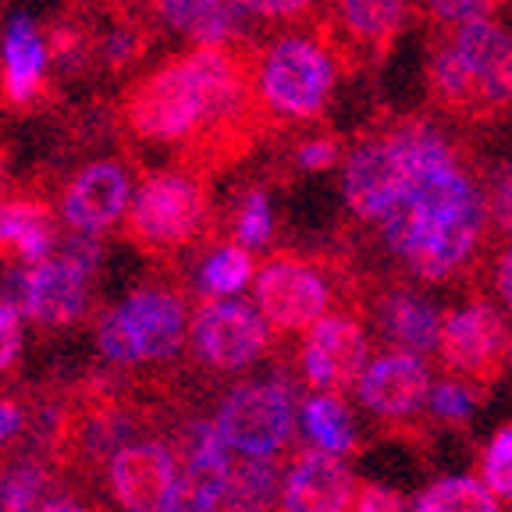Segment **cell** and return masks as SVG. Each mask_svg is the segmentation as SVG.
I'll list each match as a JSON object with an SVG mask.
<instances>
[{"label": "cell", "instance_id": "1", "mask_svg": "<svg viewBox=\"0 0 512 512\" xmlns=\"http://www.w3.org/2000/svg\"><path fill=\"white\" fill-rule=\"evenodd\" d=\"M392 136L406 175L392 214L377 224L384 249L420 281L459 278L488 232V192L434 121L406 118L392 125Z\"/></svg>", "mask_w": 512, "mask_h": 512}, {"label": "cell", "instance_id": "2", "mask_svg": "<svg viewBox=\"0 0 512 512\" xmlns=\"http://www.w3.org/2000/svg\"><path fill=\"white\" fill-rule=\"evenodd\" d=\"M253 104V68L232 47H192L160 64L125 96V121L150 143L224 136Z\"/></svg>", "mask_w": 512, "mask_h": 512}, {"label": "cell", "instance_id": "3", "mask_svg": "<svg viewBox=\"0 0 512 512\" xmlns=\"http://www.w3.org/2000/svg\"><path fill=\"white\" fill-rule=\"evenodd\" d=\"M431 96L445 111L491 114L512 104V32L495 15L456 25L427 61Z\"/></svg>", "mask_w": 512, "mask_h": 512}, {"label": "cell", "instance_id": "4", "mask_svg": "<svg viewBox=\"0 0 512 512\" xmlns=\"http://www.w3.org/2000/svg\"><path fill=\"white\" fill-rule=\"evenodd\" d=\"M338 82V57L313 32H285L271 40L253 64L260 104L281 121H313L324 114Z\"/></svg>", "mask_w": 512, "mask_h": 512}, {"label": "cell", "instance_id": "5", "mask_svg": "<svg viewBox=\"0 0 512 512\" xmlns=\"http://www.w3.org/2000/svg\"><path fill=\"white\" fill-rule=\"evenodd\" d=\"M189 303L175 288H139L118 303L96 331V342L107 363L136 367V363H168L182 352L189 338Z\"/></svg>", "mask_w": 512, "mask_h": 512}, {"label": "cell", "instance_id": "6", "mask_svg": "<svg viewBox=\"0 0 512 512\" xmlns=\"http://www.w3.org/2000/svg\"><path fill=\"white\" fill-rule=\"evenodd\" d=\"M217 431L232 452L253 459H278L296 434V392L281 374L235 384L214 416Z\"/></svg>", "mask_w": 512, "mask_h": 512}, {"label": "cell", "instance_id": "7", "mask_svg": "<svg viewBox=\"0 0 512 512\" xmlns=\"http://www.w3.org/2000/svg\"><path fill=\"white\" fill-rule=\"evenodd\" d=\"M207 185L192 171H160L150 175L136 189L128 203L125 232L143 249L164 253V249L189 246L207 221Z\"/></svg>", "mask_w": 512, "mask_h": 512}, {"label": "cell", "instance_id": "8", "mask_svg": "<svg viewBox=\"0 0 512 512\" xmlns=\"http://www.w3.org/2000/svg\"><path fill=\"white\" fill-rule=\"evenodd\" d=\"M509 345V324L488 299H470L441 317V363L448 374H456V381L470 384L477 392H488L505 374Z\"/></svg>", "mask_w": 512, "mask_h": 512}, {"label": "cell", "instance_id": "9", "mask_svg": "<svg viewBox=\"0 0 512 512\" xmlns=\"http://www.w3.org/2000/svg\"><path fill=\"white\" fill-rule=\"evenodd\" d=\"M253 288L256 310L264 313L267 328L281 335H296V331L306 335L313 324L331 317L328 310L335 303L331 274L306 256L292 253H278L264 267H256Z\"/></svg>", "mask_w": 512, "mask_h": 512}, {"label": "cell", "instance_id": "10", "mask_svg": "<svg viewBox=\"0 0 512 512\" xmlns=\"http://www.w3.org/2000/svg\"><path fill=\"white\" fill-rule=\"evenodd\" d=\"M196 363L214 374H239L264 360L271 349V331L260 310L242 299H207L196 310L189 331Z\"/></svg>", "mask_w": 512, "mask_h": 512}, {"label": "cell", "instance_id": "11", "mask_svg": "<svg viewBox=\"0 0 512 512\" xmlns=\"http://www.w3.org/2000/svg\"><path fill=\"white\" fill-rule=\"evenodd\" d=\"M89 267L68 253L15 271L4 281V303L15 306L40 328H64L82 317L89 292Z\"/></svg>", "mask_w": 512, "mask_h": 512}, {"label": "cell", "instance_id": "12", "mask_svg": "<svg viewBox=\"0 0 512 512\" xmlns=\"http://www.w3.org/2000/svg\"><path fill=\"white\" fill-rule=\"evenodd\" d=\"M370 367V338L349 313H331L313 324L299 345V374L317 395H342L356 388Z\"/></svg>", "mask_w": 512, "mask_h": 512}, {"label": "cell", "instance_id": "13", "mask_svg": "<svg viewBox=\"0 0 512 512\" xmlns=\"http://www.w3.org/2000/svg\"><path fill=\"white\" fill-rule=\"evenodd\" d=\"M402 153L395 143L392 128H384L381 136H370L356 143L342 160V196L345 207L360 217L363 224H381L392 214L395 200L402 189Z\"/></svg>", "mask_w": 512, "mask_h": 512}, {"label": "cell", "instance_id": "14", "mask_svg": "<svg viewBox=\"0 0 512 512\" xmlns=\"http://www.w3.org/2000/svg\"><path fill=\"white\" fill-rule=\"evenodd\" d=\"M182 466L175 445L139 438L107 463V488L125 512H164L178 488Z\"/></svg>", "mask_w": 512, "mask_h": 512}, {"label": "cell", "instance_id": "15", "mask_svg": "<svg viewBox=\"0 0 512 512\" xmlns=\"http://www.w3.org/2000/svg\"><path fill=\"white\" fill-rule=\"evenodd\" d=\"M356 395L384 424L413 420L424 409V402H431V370H427L424 356H416V352H381L363 370Z\"/></svg>", "mask_w": 512, "mask_h": 512}, {"label": "cell", "instance_id": "16", "mask_svg": "<svg viewBox=\"0 0 512 512\" xmlns=\"http://www.w3.org/2000/svg\"><path fill=\"white\" fill-rule=\"evenodd\" d=\"M132 203V182L118 160H93L64 189V221L75 235H104Z\"/></svg>", "mask_w": 512, "mask_h": 512}, {"label": "cell", "instance_id": "17", "mask_svg": "<svg viewBox=\"0 0 512 512\" xmlns=\"http://www.w3.org/2000/svg\"><path fill=\"white\" fill-rule=\"evenodd\" d=\"M356 477L342 456L303 448L285 473L278 512H352L356 505Z\"/></svg>", "mask_w": 512, "mask_h": 512}, {"label": "cell", "instance_id": "18", "mask_svg": "<svg viewBox=\"0 0 512 512\" xmlns=\"http://www.w3.org/2000/svg\"><path fill=\"white\" fill-rule=\"evenodd\" d=\"M413 0H331L338 40L360 57H377L406 29Z\"/></svg>", "mask_w": 512, "mask_h": 512}, {"label": "cell", "instance_id": "19", "mask_svg": "<svg viewBox=\"0 0 512 512\" xmlns=\"http://www.w3.org/2000/svg\"><path fill=\"white\" fill-rule=\"evenodd\" d=\"M160 22L196 40V47H232L249 11L242 0H153Z\"/></svg>", "mask_w": 512, "mask_h": 512}, {"label": "cell", "instance_id": "20", "mask_svg": "<svg viewBox=\"0 0 512 512\" xmlns=\"http://www.w3.org/2000/svg\"><path fill=\"white\" fill-rule=\"evenodd\" d=\"M374 320L384 331L388 342H395L399 349L427 356L431 349H438L441 338V317L424 296L406 292V288H388L374 299Z\"/></svg>", "mask_w": 512, "mask_h": 512}, {"label": "cell", "instance_id": "21", "mask_svg": "<svg viewBox=\"0 0 512 512\" xmlns=\"http://www.w3.org/2000/svg\"><path fill=\"white\" fill-rule=\"evenodd\" d=\"M57 242L54 210L43 200L0 203V256L18 264H43Z\"/></svg>", "mask_w": 512, "mask_h": 512}, {"label": "cell", "instance_id": "22", "mask_svg": "<svg viewBox=\"0 0 512 512\" xmlns=\"http://www.w3.org/2000/svg\"><path fill=\"white\" fill-rule=\"evenodd\" d=\"M285 473L278 459L239 456L224 480V512H278Z\"/></svg>", "mask_w": 512, "mask_h": 512}, {"label": "cell", "instance_id": "23", "mask_svg": "<svg viewBox=\"0 0 512 512\" xmlns=\"http://www.w3.org/2000/svg\"><path fill=\"white\" fill-rule=\"evenodd\" d=\"M47 47L29 18H15L4 36V93L15 104H25L43 82Z\"/></svg>", "mask_w": 512, "mask_h": 512}, {"label": "cell", "instance_id": "24", "mask_svg": "<svg viewBox=\"0 0 512 512\" xmlns=\"http://www.w3.org/2000/svg\"><path fill=\"white\" fill-rule=\"evenodd\" d=\"M303 431L310 438V448L331 456H349L356 448V424L342 395H310L303 402Z\"/></svg>", "mask_w": 512, "mask_h": 512}, {"label": "cell", "instance_id": "25", "mask_svg": "<svg viewBox=\"0 0 512 512\" xmlns=\"http://www.w3.org/2000/svg\"><path fill=\"white\" fill-rule=\"evenodd\" d=\"M253 278H256L253 253L246 246H239V242L214 246L210 256H203L200 264V292L210 299H232Z\"/></svg>", "mask_w": 512, "mask_h": 512}, {"label": "cell", "instance_id": "26", "mask_svg": "<svg viewBox=\"0 0 512 512\" xmlns=\"http://www.w3.org/2000/svg\"><path fill=\"white\" fill-rule=\"evenodd\" d=\"M47 466L32 456H15L0 463V512H40L47 502Z\"/></svg>", "mask_w": 512, "mask_h": 512}, {"label": "cell", "instance_id": "27", "mask_svg": "<svg viewBox=\"0 0 512 512\" xmlns=\"http://www.w3.org/2000/svg\"><path fill=\"white\" fill-rule=\"evenodd\" d=\"M416 512H498V502L480 480L441 477L416 498Z\"/></svg>", "mask_w": 512, "mask_h": 512}, {"label": "cell", "instance_id": "28", "mask_svg": "<svg viewBox=\"0 0 512 512\" xmlns=\"http://www.w3.org/2000/svg\"><path fill=\"white\" fill-rule=\"evenodd\" d=\"M235 235H239V246H246L249 253L260 246H267L274 235V210L267 200L264 189H249L239 203V214H235Z\"/></svg>", "mask_w": 512, "mask_h": 512}, {"label": "cell", "instance_id": "29", "mask_svg": "<svg viewBox=\"0 0 512 512\" xmlns=\"http://www.w3.org/2000/svg\"><path fill=\"white\" fill-rule=\"evenodd\" d=\"M427 409H431L434 420H441V424H466L473 416V409H477V388H470V384L463 381H441L431 388V402H427Z\"/></svg>", "mask_w": 512, "mask_h": 512}, {"label": "cell", "instance_id": "30", "mask_svg": "<svg viewBox=\"0 0 512 512\" xmlns=\"http://www.w3.org/2000/svg\"><path fill=\"white\" fill-rule=\"evenodd\" d=\"M164 512H224V488L182 470L178 488Z\"/></svg>", "mask_w": 512, "mask_h": 512}, {"label": "cell", "instance_id": "31", "mask_svg": "<svg viewBox=\"0 0 512 512\" xmlns=\"http://www.w3.org/2000/svg\"><path fill=\"white\" fill-rule=\"evenodd\" d=\"M484 488L512 502V427H502L484 452Z\"/></svg>", "mask_w": 512, "mask_h": 512}, {"label": "cell", "instance_id": "32", "mask_svg": "<svg viewBox=\"0 0 512 512\" xmlns=\"http://www.w3.org/2000/svg\"><path fill=\"white\" fill-rule=\"evenodd\" d=\"M488 232L512 242V164H505L488 185Z\"/></svg>", "mask_w": 512, "mask_h": 512}, {"label": "cell", "instance_id": "33", "mask_svg": "<svg viewBox=\"0 0 512 512\" xmlns=\"http://www.w3.org/2000/svg\"><path fill=\"white\" fill-rule=\"evenodd\" d=\"M495 4L498 0H424L427 15L441 25H452V29L473 22V18H488Z\"/></svg>", "mask_w": 512, "mask_h": 512}, {"label": "cell", "instance_id": "34", "mask_svg": "<svg viewBox=\"0 0 512 512\" xmlns=\"http://www.w3.org/2000/svg\"><path fill=\"white\" fill-rule=\"evenodd\" d=\"M320 0H242V8L267 22H299L306 18Z\"/></svg>", "mask_w": 512, "mask_h": 512}, {"label": "cell", "instance_id": "35", "mask_svg": "<svg viewBox=\"0 0 512 512\" xmlns=\"http://www.w3.org/2000/svg\"><path fill=\"white\" fill-rule=\"evenodd\" d=\"M338 157H342V150L331 136H313L296 146V164L303 171H331Z\"/></svg>", "mask_w": 512, "mask_h": 512}, {"label": "cell", "instance_id": "36", "mask_svg": "<svg viewBox=\"0 0 512 512\" xmlns=\"http://www.w3.org/2000/svg\"><path fill=\"white\" fill-rule=\"evenodd\" d=\"M22 356V324H18V310L0 299V374L11 370Z\"/></svg>", "mask_w": 512, "mask_h": 512}, {"label": "cell", "instance_id": "37", "mask_svg": "<svg viewBox=\"0 0 512 512\" xmlns=\"http://www.w3.org/2000/svg\"><path fill=\"white\" fill-rule=\"evenodd\" d=\"M352 512H416V505H409L399 491L381 488V484H363L356 491V505Z\"/></svg>", "mask_w": 512, "mask_h": 512}, {"label": "cell", "instance_id": "38", "mask_svg": "<svg viewBox=\"0 0 512 512\" xmlns=\"http://www.w3.org/2000/svg\"><path fill=\"white\" fill-rule=\"evenodd\" d=\"M495 292L505 303V310L512 313V242L498 253V260H495Z\"/></svg>", "mask_w": 512, "mask_h": 512}, {"label": "cell", "instance_id": "39", "mask_svg": "<svg viewBox=\"0 0 512 512\" xmlns=\"http://www.w3.org/2000/svg\"><path fill=\"white\" fill-rule=\"evenodd\" d=\"M40 512H93V509L86 502H79L75 495H68V491H61V495H50L40 505Z\"/></svg>", "mask_w": 512, "mask_h": 512}, {"label": "cell", "instance_id": "40", "mask_svg": "<svg viewBox=\"0 0 512 512\" xmlns=\"http://www.w3.org/2000/svg\"><path fill=\"white\" fill-rule=\"evenodd\" d=\"M132 50H136V36L132 32H118L111 40V57L114 61H125V57H132Z\"/></svg>", "mask_w": 512, "mask_h": 512}, {"label": "cell", "instance_id": "41", "mask_svg": "<svg viewBox=\"0 0 512 512\" xmlns=\"http://www.w3.org/2000/svg\"><path fill=\"white\" fill-rule=\"evenodd\" d=\"M0 182H4V157H0Z\"/></svg>", "mask_w": 512, "mask_h": 512}]
</instances>
